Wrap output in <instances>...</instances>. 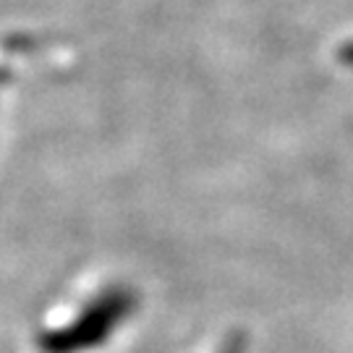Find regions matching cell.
Segmentation results:
<instances>
[{"mask_svg":"<svg viewBox=\"0 0 353 353\" xmlns=\"http://www.w3.org/2000/svg\"><path fill=\"white\" fill-rule=\"evenodd\" d=\"M341 61L345 65H353V42H348V45L341 48Z\"/></svg>","mask_w":353,"mask_h":353,"instance_id":"obj_3","label":"cell"},{"mask_svg":"<svg viewBox=\"0 0 353 353\" xmlns=\"http://www.w3.org/2000/svg\"><path fill=\"white\" fill-rule=\"evenodd\" d=\"M220 353H243V338H241V335H233Z\"/></svg>","mask_w":353,"mask_h":353,"instance_id":"obj_2","label":"cell"},{"mask_svg":"<svg viewBox=\"0 0 353 353\" xmlns=\"http://www.w3.org/2000/svg\"><path fill=\"white\" fill-rule=\"evenodd\" d=\"M134 306H137V296L131 293V288H108L71 325L42 335L39 348L45 353L89 351L102 341H108L110 332L134 312Z\"/></svg>","mask_w":353,"mask_h":353,"instance_id":"obj_1","label":"cell"}]
</instances>
